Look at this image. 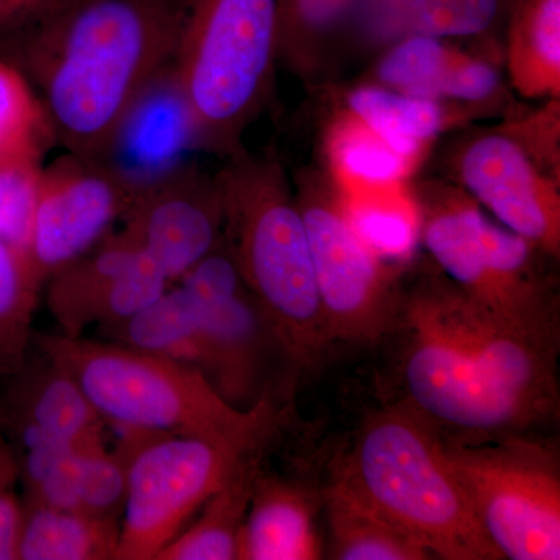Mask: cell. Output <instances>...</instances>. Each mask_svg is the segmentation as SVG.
I'll return each mask as SVG.
<instances>
[{
  "label": "cell",
  "mask_w": 560,
  "mask_h": 560,
  "mask_svg": "<svg viewBox=\"0 0 560 560\" xmlns=\"http://www.w3.org/2000/svg\"><path fill=\"white\" fill-rule=\"evenodd\" d=\"M389 337L400 342L399 401L442 436L525 433L558 412L559 341L501 323L433 264L404 270Z\"/></svg>",
  "instance_id": "6da1fadb"
},
{
  "label": "cell",
  "mask_w": 560,
  "mask_h": 560,
  "mask_svg": "<svg viewBox=\"0 0 560 560\" xmlns=\"http://www.w3.org/2000/svg\"><path fill=\"white\" fill-rule=\"evenodd\" d=\"M21 54L55 140L103 160L128 114L171 66L173 0H57L7 36Z\"/></svg>",
  "instance_id": "7a4b0ae2"
},
{
  "label": "cell",
  "mask_w": 560,
  "mask_h": 560,
  "mask_svg": "<svg viewBox=\"0 0 560 560\" xmlns=\"http://www.w3.org/2000/svg\"><path fill=\"white\" fill-rule=\"evenodd\" d=\"M32 346L68 372L106 423L119 429L265 451L285 418L275 389L242 410L195 368L120 342L35 331Z\"/></svg>",
  "instance_id": "3957f363"
},
{
  "label": "cell",
  "mask_w": 560,
  "mask_h": 560,
  "mask_svg": "<svg viewBox=\"0 0 560 560\" xmlns=\"http://www.w3.org/2000/svg\"><path fill=\"white\" fill-rule=\"evenodd\" d=\"M223 241L294 371L315 370L330 341L293 180L275 156L243 150L217 172Z\"/></svg>",
  "instance_id": "277c9868"
},
{
  "label": "cell",
  "mask_w": 560,
  "mask_h": 560,
  "mask_svg": "<svg viewBox=\"0 0 560 560\" xmlns=\"http://www.w3.org/2000/svg\"><path fill=\"white\" fill-rule=\"evenodd\" d=\"M173 79L198 147L228 160L275 90L280 0H173Z\"/></svg>",
  "instance_id": "5b68a950"
},
{
  "label": "cell",
  "mask_w": 560,
  "mask_h": 560,
  "mask_svg": "<svg viewBox=\"0 0 560 560\" xmlns=\"http://www.w3.org/2000/svg\"><path fill=\"white\" fill-rule=\"evenodd\" d=\"M334 471L434 559L503 560L453 477L440 430L408 405L372 412Z\"/></svg>",
  "instance_id": "8992f818"
},
{
  "label": "cell",
  "mask_w": 560,
  "mask_h": 560,
  "mask_svg": "<svg viewBox=\"0 0 560 560\" xmlns=\"http://www.w3.org/2000/svg\"><path fill=\"white\" fill-rule=\"evenodd\" d=\"M419 241L431 264L501 323L558 340L559 291L536 246L501 226L452 180L411 186Z\"/></svg>",
  "instance_id": "52a82bcc"
},
{
  "label": "cell",
  "mask_w": 560,
  "mask_h": 560,
  "mask_svg": "<svg viewBox=\"0 0 560 560\" xmlns=\"http://www.w3.org/2000/svg\"><path fill=\"white\" fill-rule=\"evenodd\" d=\"M442 453L478 525L503 559H560V464L525 433L442 436Z\"/></svg>",
  "instance_id": "ba28073f"
},
{
  "label": "cell",
  "mask_w": 560,
  "mask_h": 560,
  "mask_svg": "<svg viewBox=\"0 0 560 560\" xmlns=\"http://www.w3.org/2000/svg\"><path fill=\"white\" fill-rule=\"evenodd\" d=\"M291 180L330 345L372 348L388 340L404 270L361 237L341 190L323 167L301 168Z\"/></svg>",
  "instance_id": "9c48e42d"
},
{
  "label": "cell",
  "mask_w": 560,
  "mask_h": 560,
  "mask_svg": "<svg viewBox=\"0 0 560 560\" xmlns=\"http://www.w3.org/2000/svg\"><path fill=\"white\" fill-rule=\"evenodd\" d=\"M179 434H150L132 455L116 560H154L249 453Z\"/></svg>",
  "instance_id": "30bf717a"
},
{
  "label": "cell",
  "mask_w": 560,
  "mask_h": 560,
  "mask_svg": "<svg viewBox=\"0 0 560 560\" xmlns=\"http://www.w3.org/2000/svg\"><path fill=\"white\" fill-rule=\"evenodd\" d=\"M176 283L200 312L212 352L210 382L234 407H253L272 390L268 375L275 361L289 360L224 241Z\"/></svg>",
  "instance_id": "8fae6325"
},
{
  "label": "cell",
  "mask_w": 560,
  "mask_h": 560,
  "mask_svg": "<svg viewBox=\"0 0 560 560\" xmlns=\"http://www.w3.org/2000/svg\"><path fill=\"white\" fill-rule=\"evenodd\" d=\"M448 150V180L501 226L560 259V180L552 179L495 127L459 136Z\"/></svg>",
  "instance_id": "7c38bea8"
},
{
  "label": "cell",
  "mask_w": 560,
  "mask_h": 560,
  "mask_svg": "<svg viewBox=\"0 0 560 560\" xmlns=\"http://www.w3.org/2000/svg\"><path fill=\"white\" fill-rule=\"evenodd\" d=\"M136 191L105 162L69 151L43 168L28 254L43 287L113 232Z\"/></svg>",
  "instance_id": "4fadbf2b"
},
{
  "label": "cell",
  "mask_w": 560,
  "mask_h": 560,
  "mask_svg": "<svg viewBox=\"0 0 560 560\" xmlns=\"http://www.w3.org/2000/svg\"><path fill=\"white\" fill-rule=\"evenodd\" d=\"M121 232L176 283L223 242L224 206L215 175L180 165L136 191Z\"/></svg>",
  "instance_id": "5bb4252c"
},
{
  "label": "cell",
  "mask_w": 560,
  "mask_h": 560,
  "mask_svg": "<svg viewBox=\"0 0 560 560\" xmlns=\"http://www.w3.org/2000/svg\"><path fill=\"white\" fill-rule=\"evenodd\" d=\"M361 80L464 106L481 119H501L517 103L500 51L464 40L407 36L378 51Z\"/></svg>",
  "instance_id": "9a60e30c"
},
{
  "label": "cell",
  "mask_w": 560,
  "mask_h": 560,
  "mask_svg": "<svg viewBox=\"0 0 560 560\" xmlns=\"http://www.w3.org/2000/svg\"><path fill=\"white\" fill-rule=\"evenodd\" d=\"M47 307L66 337L114 326L158 300L172 283L121 231L47 280Z\"/></svg>",
  "instance_id": "2e32d148"
},
{
  "label": "cell",
  "mask_w": 560,
  "mask_h": 560,
  "mask_svg": "<svg viewBox=\"0 0 560 560\" xmlns=\"http://www.w3.org/2000/svg\"><path fill=\"white\" fill-rule=\"evenodd\" d=\"M514 0H361L334 66L378 51L407 36H431L501 49Z\"/></svg>",
  "instance_id": "e0dca14e"
},
{
  "label": "cell",
  "mask_w": 560,
  "mask_h": 560,
  "mask_svg": "<svg viewBox=\"0 0 560 560\" xmlns=\"http://www.w3.org/2000/svg\"><path fill=\"white\" fill-rule=\"evenodd\" d=\"M5 381L0 425L13 434L21 451L106 444V420L79 383L40 350L28 352Z\"/></svg>",
  "instance_id": "ac0fdd59"
},
{
  "label": "cell",
  "mask_w": 560,
  "mask_h": 560,
  "mask_svg": "<svg viewBox=\"0 0 560 560\" xmlns=\"http://www.w3.org/2000/svg\"><path fill=\"white\" fill-rule=\"evenodd\" d=\"M191 149H200L197 135L168 66L128 114L101 161L139 190L187 164L183 156Z\"/></svg>",
  "instance_id": "d6986e66"
},
{
  "label": "cell",
  "mask_w": 560,
  "mask_h": 560,
  "mask_svg": "<svg viewBox=\"0 0 560 560\" xmlns=\"http://www.w3.org/2000/svg\"><path fill=\"white\" fill-rule=\"evenodd\" d=\"M320 499L313 490L265 471L254 481L238 560H316L323 541L316 528Z\"/></svg>",
  "instance_id": "ffe728a7"
},
{
  "label": "cell",
  "mask_w": 560,
  "mask_h": 560,
  "mask_svg": "<svg viewBox=\"0 0 560 560\" xmlns=\"http://www.w3.org/2000/svg\"><path fill=\"white\" fill-rule=\"evenodd\" d=\"M335 108L360 120L420 164L445 135L482 120L464 106L405 94L366 80L341 90Z\"/></svg>",
  "instance_id": "44dd1931"
},
{
  "label": "cell",
  "mask_w": 560,
  "mask_h": 560,
  "mask_svg": "<svg viewBox=\"0 0 560 560\" xmlns=\"http://www.w3.org/2000/svg\"><path fill=\"white\" fill-rule=\"evenodd\" d=\"M501 61L515 97L560 98V0H514L501 35Z\"/></svg>",
  "instance_id": "7402d4cb"
},
{
  "label": "cell",
  "mask_w": 560,
  "mask_h": 560,
  "mask_svg": "<svg viewBox=\"0 0 560 560\" xmlns=\"http://www.w3.org/2000/svg\"><path fill=\"white\" fill-rule=\"evenodd\" d=\"M320 504L329 526L331 559H434L419 540L375 510L337 471L320 493Z\"/></svg>",
  "instance_id": "603a6c76"
},
{
  "label": "cell",
  "mask_w": 560,
  "mask_h": 560,
  "mask_svg": "<svg viewBox=\"0 0 560 560\" xmlns=\"http://www.w3.org/2000/svg\"><path fill=\"white\" fill-rule=\"evenodd\" d=\"M109 341L195 368L212 378L213 361L200 312L183 287H171L130 319L103 327ZM212 383V382H210Z\"/></svg>",
  "instance_id": "cb8c5ba5"
},
{
  "label": "cell",
  "mask_w": 560,
  "mask_h": 560,
  "mask_svg": "<svg viewBox=\"0 0 560 560\" xmlns=\"http://www.w3.org/2000/svg\"><path fill=\"white\" fill-rule=\"evenodd\" d=\"M324 171L342 194L386 189L407 184L420 162L335 108L323 136Z\"/></svg>",
  "instance_id": "d4e9b609"
},
{
  "label": "cell",
  "mask_w": 560,
  "mask_h": 560,
  "mask_svg": "<svg viewBox=\"0 0 560 560\" xmlns=\"http://www.w3.org/2000/svg\"><path fill=\"white\" fill-rule=\"evenodd\" d=\"M265 452L238 460L230 477L154 560H238L254 481Z\"/></svg>",
  "instance_id": "484cf974"
},
{
  "label": "cell",
  "mask_w": 560,
  "mask_h": 560,
  "mask_svg": "<svg viewBox=\"0 0 560 560\" xmlns=\"http://www.w3.org/2000/svg\"><path fill=\"white\" fill-rule=\"evenodd\" d=\"M361 0H280L279 66L318 84L330 75L335 55Z\"/></svg>",
  "instance_id": "4316f807"
},
{
  "label": "cell",
  "mask_w": 560,
  "mask_h": 560,
  "mask_svg": "<svg viewBox=\"0 0 560 560\" xmlns=\"http://www.w3.org/2000/svg\"><path fill=\"white\" fill-rule=\"evenodd\" d=\"M120 521L24 503L16 560L116 559Z\"/></svg>",
  "instance_id": "83f0119b"
},
{
  "label": "cell",
  "mask_w": 560,
  "mask_h": 560,
  "mask_svg": "<svg viewBox=\"0 0 560 560\" xmlns=\"http://www.w3.org/2000/svg\"><path fill=\"white\" fill-rule=\"evenodd\" d=\"M43 289L31 264L0 238V375L14 374L32 348V323Z\"/></svg>",
  "instance_id": "f1b7e54d"
},
{
  "label": "cell",
  "mask_w": 560,
  "mask_h": 560,
  "mask_svg": "<svg viewBox=\"0 0 560 560\" xmlns=\"http://www.w3.org/2000/svg\"><path fill=\"white\" fill-rule=\"evenodd\" d=\"M50 140L54 131L35 88L18 66L0 60V164L43 158Z\"/></svg>",
  "instance_id": "f546056e"
},
{
  "label": "cell",
  "mask_w": 560,
  "mask_h": 560,
  "mask_svg": "<svg viewBox=\"0 0 560 560\" xmlns=\"http://www.w3.org/2000/svg\"><path fill=\"white\" fill-rule=\"evenodd\" d=\"M43 168L40 156L0 164V238L28 264Z\"/></svg>",
  "instance_id": "4dcf8cb0"
},
{
  "label": "cell",
  "mask_w": 560,
  "mask_h": 560,
  "mask_svg": "<svg viewBox=\"0 0 560 560\" xmlns=\"http://www.w3.org/2000/svg\"><path fill=\"white\" fill-rule=\"evenodd\" d=\"M541 172L560 180V98L514 106L493 125Z\"/></svg>",
  "instance_id": "1f68e13d"
},
{
  "label": "cell",
  "mask_w": 560,
  "mask_h": 560,
  "mask_svg": "<svg viewBox=\"0 0 560 560\" xmlns=\"http://www.w3.org/2000/svg\"><path fill=\"white\" fill-rule=\"evenodd\" d=\"M20 464L0 425V560H16L24 499L18 493Z\"/></svg>",
  "instance_id": "d6a6232c"
},
{
  "label": "cell",
  "mask_w": 560,
  "mask_h": 560,
  "mask_svg": "<svg viewBox=\"0 0 560 560\" xmlns=\"http://www.w3.org/2000/svg\"><path fill=\"white\" fill-rule=\"evenodd\" d=\"M57 0H0V36L14 35L39 20Z\"/></svg>",
  "instance_id": "836d02e7"
}]
</instances>
